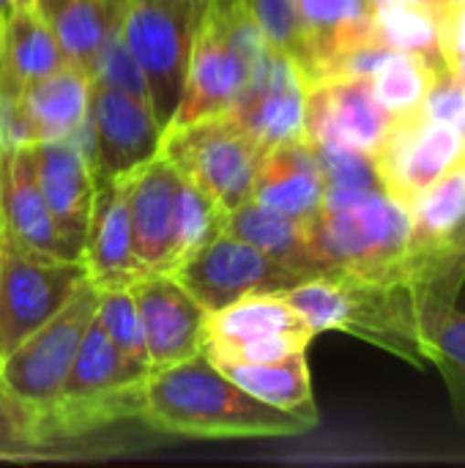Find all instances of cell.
I'll return each mask as SVG.
<instances>
[{
    "instance_id": "cell-28",
    "label": "cell",
    "mask_w": 465,
    "mask_h": 468,
    "mask_svg": "<svg viewBox=\"0 0 465 468\" xmlns=\"http://www.w3.org/2000/svg\"><path fill=\"white\" fill-rule=\"evenodd\" d=\"M465 219V154L414 203L411 239L406 252H428L439 247Z\"/></svg>"
},
{
    "instance_id": "cell-2",
    "label": "cell",
    "mask_w": 465,
    "mask_h": 468,
    "mask_svg": "<svg viewBox=\"0 0 465 468\" xmlns=\"http://www.w3.org/2000/svg\"><path fill=\"white\" fill-rule=\"evenodd\" d=\"M315 335L348 332L417 367L428 365L419 337L417 293L406 277H367L332 269L285 291Z\"/></svg>"
},
{
    "instance_id": "cell-25",
    "label": "cell",
    "mask_w": 465,
    "mask_h": 468,
    "mask_svg": "<svg viewBox=\"0 0 465 468\" xmlns=\"http://www.w3.org/2000/svg\"><path fill=\"white\" fill-rule=\"evenodd\" d=\"M214 365L258 400L318 422L307 351L291 354L277 362H214Z\"/></svg>"
},
{
    "instance_id": "cell-27",
    "label": "cell",
    "mask_w": 465,
    "mask_h": 468,
    "mask_svg": "<svg viewBox=\"0 0 465 468\" xmlns=\"http://www.w3.org/2000/svg\"><path fill=\"white\" fill-rule=\"evenodd\" d=\"M419 337L425 356L447 381V389L465 420V313L436 296H417Z\"/></svg>"
},
{
    "instance_id": "cell-14",
    "label": "cell",
    "mask_w": 465,
    "mask_h": 468,
    "mask_svg": "<svg viewBox=\"0 0 465 468\" xmlns=\"http://www.w3.org/2000/svg\"><path fill=\"white\" fill-rule=\"evenodd\" d=\"M307 85L299 66L271 49L247 80L227 115L258 143L260 151L304 137Z\"/></svg>"
},
{
    "instance_id": "cell-12",
    "label": "cell",
    "mask_w": 465,
    "mask_h": 468,
    "mask_svg": "<svg viewBox=\"0 0 465 468\" xmlns=\"http://www.w3.org/2000/svg\"><path fill=\"white\" fill-rule=\"evenodd\" d=\"M247 80L249 69L241 52L236 49L233 38L227 36L217 5L208 0L192 41L184 93L167 129L189 126L200 118L227 112L233 101L241 96Z\"/></svg>"
},
{
    "instance_id": "cell-13",
    "label": "cell",
    "mask_w": 465,
    "mask_h": 468,
    "mask_svg": "<svg viewBox=\"0 0 465 468\" xmlns=\"http://www.w3.org/2000/svg\"><path fill=\"white\" fill-rule=\"evenodd\" d=\"M129 291L143 318L151 373L206 351L208 313L173 274L140 271Z\"/></svg>"
},
{
    "instance_id": "cell-8",
    "label": "cell",
    "mask_w": 465,
    "mask_h": 468,
    "mask_svg": "<svg viewBox=\"0 0 465 468\" xmlns=\"http://www.w3.org/2000/svg\"><path fill=\"white\" fill-rule=\"evenodd\" d=\"M167 274H173L206 313L249 293H285L296 282L307 280L296 269L263 255L227 230Z\"/></svg>"
},
{
    "instance_id": "cell-41",
    "label": "cell",
    "mask_w": 465,
    "mask_h": 468,
    "mask_svg": "<svg viewBox=\"0 0 465 468\" xmlns=\"http://www.w3.org/2000/svg\"><path fill=\"white\" fill-rule=\"evenodd\" d=\"M0 359H3V351H0Z\"/></svg>"
},
{
    "instance_id": "cell-21",
    "label": "cell",
    "mask_w": 465,
    "mask_h": 468,
    "mask_svg": "<svg viewBox=\"0 0 465 468\" xmlns=\"http://www.w3.org/2000/svg\"><path fill=\"white\" fill-rule=\"evenodd\" d=\"M301 22V80L315 82L321 69L337 55L381 41L375 33V11L370 0H296Z\"/></svg>"
},
{
    "instance_id": "cell-33",
    "label": "cell",
    "mask_w": 465,
    "mask_h": 468,
    "mask_svg": "<svg viewBox=\"0 0 465 468\" xmlns=\"http://www.w3.org/2000/svg\"><path fill=\"white\" fill-rule=\"evenodd\" d=\"M90 80L93 82H104V85H112V88H121L132 96H140L145 101H151L148 96V85H145V77L123 38V30L121 25L104 38L101 49L96 52V60L90 66Z\"/></svg>"
},
{
    "instance_id": "cell-11",
    "label": "cell",
    "mask_w": 465,
    "mask_h": 468,
    "mask_svg": "<svg viewBox=\"0 0 465 468\" xmlns=\"http://www.w3.org/2000/svg\"><path fill=\"white\" fill-rule=\"evenodd\" d=\"M0 241L27 255L82 261L41 195L33 143L11 145L0 159Z\"/></svg>"
},
{
    "instance_id": "cell-10",
    "label": "cell",
    "mask_w": 465,
    "mask_h": 468,
    "mask_svg": "<svg viewBox=\"0 0 465 468\" xmlns=\"http://www.w3.org/2000/svg\"><path fill=\"white\" fill-rule=\"evenodd\" d=\"M88 148L96 181L137 173L162 151V123L151 101L90 80Z\"/></svg>"
},
{
    "instance_id": "cell-30",
    "label": "cell",
    "mask_w": 465,
    "mask_h": 468,
    "mask_svg": "<svg viewBox=\"0 0 465 468\" xmlns=\"http://www.w3.org/2000/svg\"><path fill=\"white\" fill-rule=\"evenodd\" d=\"M436 69L425 58H419V55L395 52L392 49V55L370 77L373 96L392 115V121L422 115L425 112V99H428V90H430V82H433V71Z\"/></svg>"
},
{
    "instance_id": "cell-3",
    "label": "cell",
    "mask_w": 465,
    "mask_h": 468,
    "mask_svg": "<svg viewBox=\"0 0 465 468\" xmlns=\"http://www.w3.org/2000/svg\"><path fill=\"white\" fill-rule=\"evenodd\" d=\"M321 274L332 269L367 277H406L411 214L384 189L326 186L321 211L307 222Z\"/></svg>"
},
{
    "instance_id": "cell-7",
    "label": "cell",
    "mask_w": 465,
    "mask_h": 468,
    "mask_svg": "<svg viewBox=\"0 0 465 468\" xmlns=\"http://www.w3.org/2000/svg\"><path fill=\"white\" fill-rule=\"evenodd\" d=\"M88 282L82 261L41 258L0 241V351H14Z\"/></svg>"
},
{
    "instance_id": "cell-19",
    "label": "cell",
    "mask_w": 465,
    "mask_h": 468,
    "mask_svg": "<svg viewBox=\"0 0 465 468\" xmlns=\"http://www.w3.org/2000/svg\"><path fill=\"white\" fill-rule=\"evenodd\" d=\"M178 170L159 151L132 176L129 219L132 247L143 271H170L173 266V214Z\"/></svg>"
},
{
    "instance_id": "cell-15",
    "label": "cell",
    "mask_w": 465,
    "mask_h": 468,
    "mask_svg": "<svg viewBox=\"0 0 465 468\" xmlns=\"http://www.w3.org/2000/svg\"><path fill=\"white\" fill-rule=\"evenodd\" d=\"M392 126V115L373 96L370 80H329L307 88L304 140L312 145H345L375 154Z\"/></svg>"
},
{
    "instance_id": "cell-24",
    "label": "cell",
    "mask_w": 465,
    "mask_h": 468,
    "mask_svg": "<svg viewBox=\"0 0 465 468\" xmlns=\"http://www.w3.org/2000/svg\"><path fill=\"white\" fill-rule=\"evenodd\" d=\"M310 219H296L255 200L241 203L225 219V230L252 244L263 255L296 269L304 277H318L321 263L310 244Z\"/></svg>"
},
{
    "instance_id": "cell-34",
    "label": "cell",
    "mask_w": 465,
    "mask_h": 468,
    "mask_svg": "<svg viewBox=\"0 0 465 468\" xmlns=\"http://www.w3.org/2000/svg\"><path fill=\"white\" fill-rule=\"evenodd\" d=\"M326 186L332 189H384L370 154L345 145H315Z\"/></svg>"
},
{
    "instance_id": "cell-38",
    "label": "cell",
    "mask_w": 465,
    "mask_h": 468,
    "mask_svg": "<svg viewBox=\"0 0 465 468\" xmlns=\"http://www.w3.org/2000/svg\"><path fill=\"white\" fill-rule=\"evenodd\" d=\"M449 66H452V71L460 77L465 82V52H460V55H455V58H449Z\"/></svg>"
},
{
    "instance_id": "cell-6",
    "label": "cell",
    "mask_w": 465,
    "mask_h": 468,
    "mask_svg": "<svg viewBox=\"0 0 465 468\" xmlns=\"http://www.w3.org/2000/svg\"><path fill=\"white\" fill-rule=\"evenodd\" d=\"M99 293L85 282L71 302L0 359V384L33 414L49 409L66 384L79 340L96 315Z\"/></svg>"
},
{
    "instance_id": "cell-18",
    "label": "cell",
    "mask_w": 465,
    "mask_h": 468,
    "mask_svg": "<svg viewBox=\"0 0 465 468\" xmlns=\"http://www.w3.org/2000/svg\"><path fill=\"white\" fill-rule=\"evenodd\" d=\"M132 176L96 181L93 211L82 244V266L93 288L129 285L143 271L132 247V219H129Z\"/></svg>"
},
{
    "instance_id": "cell-4",
    "label": "cell",
    "mask_w": 465,
    "mask_h": 468,
    "mask_svg": "<svg viewBox=\"0 0 465 468\" xmlns=\"http://www.w3.org/2000/svg\"><path fill=\"white\" fill-rule=\"evenodd\" d=\"M208 0H126L121 30L145 77L151 107L167 129L186 82L197 25Z\"/></svg>"
},
{
    "instance_id": "cell-20",
    "label": "cell",
    "mask_w": 465,
    "mask_h": 468,
    "mask_svg": "<svg viewBox=\"0 0 465 468\" xmlns=\"http://www.w3.org/2000/svg\"><path fill=\"white\" fill-rule=\"evenodd\" d=\"M326 178L315 145L304 137L274 145L260 154L252 200L296 219H312L321 211Z\"/></svg>"
},
{
    "instance_id": "cell-23",
    "label": "cell",
    "mask_w": 465,
    "mask_h": 468,
    "mask_svg": "<svg viewBox=\"0 0 465 468\" xmlns=\"http://www.w3.org/2000/svg\"><path fill=\"white\" fill-rule=\"evenodd\" d=\"M66 63V55L58 44V36L38 5V0L16 5L0 36V77L11 88H25L58 66Z\"/></svg>"
},
{
    "instance_id": "cell-31",
    "label": "cell",
    "mask_w": 465,
    "mask_h": 468,
    "mask_svg": "<svg viewBox=\"0 0 465 468\" xmlns=\"http://www.w3.org/2000/svg\"><path fill=\"white\" fill-rule=\"evenodd\" d=\"M227 211L217 206L203 189L178 176L175 186V214H173V269L200 252L211 239L225 230Z\"/></svg>"
},
{
    "instance_id": "cell-5",
    "label": "cell",
    "mask_w": 465,
    "mask_h": 468,
    "mask_svg": "<svg viewBox=\"0 0 465 468\" xmlns=\"http://www.w3.org/2000/svg\"><path fill=\"white\" fill-rule=\"evenodd\" d=\"M162 154L173 162L178 176L203 189L227 214L252 200L255 170L263 151L227 112L167 129L162 134Z\"/></svg>"
},
{
    "instance_id": "cell-39",
    "label": "cell",
    "mask_w": 465,
    "mask_h": 468,
    "mask_svg": "<svg viewBox=\"0 0 465 468\" xmlns=\"http://www.w3.org/2000/svg\"><path fill=\"white\" fill-rule=\"evenodd\" d=\"M25 3H33V0H11V11H14L16 5H25Z\"/></svg>"
},
{
    "instance_id": "cell-26",
    "label": "cell",
    "mask_w": 465,
    "mask_h": 468,
    "mask_svg": "<svg viewBox=\"0 0 465 468\" xmlns=\"http://www.w3.org/2000/svg\"><path fill=\"white\" fill-rule=\"evenodd\" d=\"M126 0H38L66 60L90 71L104 38L121 25Z\"/></svg>"
},
{
    "instance_id": "cell-32",
    "label": "cell",
    "mask_w": 465,
    "mask_h": 468,
    "mask_svg": "<svg viewBox=\"0 0 465 468\" xmlns=\"http://www.w3.org/2000/svg\"><path fill=\"white\" fill-rule=\"evenodd\" d=\"M99 302H96V318L104 326L107 337L118 346V351L151 370L148 365V346H145V329H143V318L137 310V302L129 291V285H112V288H96Z\"/></svg>"
},
{
    "instance_id": "cell-16",
    "label": "cell",
    "mask_w": 465,
    "mask_h": 468,
    "mask_svg": "<svg viewBox=\"0 0 465 468\" xmlns=\"http://www.w3.org/2000/svg\"><path fill=\"white\" fill-rule=\"evenodd\" d=\"M36 176L60 233L82 250L90 211H93V197H96V176L90 167L88 132L71 140L38 143Z\"/></svg>"
},
{
    "instance_id": "cell-35",
    "label": "cell",
    "mask_w": 465,
    "mask_h": 468,
    "mask_svg": "<svg viewBox=\"0 0 465 468\" xmlns=\"http://www.w3.org/2000/svg\"><path fill=\"white\" fill-rule=\"evenodd\" d=\"M428 121L452 123L465 132V82L452 71V66H439L425 99Z\"/></svg>"
},
{
    "instance_id": "cell-9",
    "label": "cell",
    "mask_w": 465,
    "mask_h": 468,
    "mask_svg": "<svg viewBox=\"0 0 465 468\" xmlns=\"http://www.w3.org/2000/svg\"><path fill=\"white\" fill-rule=\"evenodd\" d=\"M465 154V132L428 121V115L397 118L392 121L386 137L373 154L381 186L389 197H395L403 208H414V203Z\"/></svg>"
},
{
    "instance_id": "cell-22",
    "label": "cell",
    "mask_w": 465,
    "mask_h": 468,
    "mask_svg": "<svg viewBox=\"0 0 465 468\" xmlns=\"http://www.w3.org/2000/svg\"><path fill=\"white\" fill-rule=\"evenodd\" d=\"M288 335L315 337L310 324L285 299V293H249L208 313L206 354L222 356L236 348L274 340V337H288Z\"/></svg>"
},
{
    "instance_id": "cell-29",
    "label": "cell",
    "mask_w": 465,
    "mask_h": 468,
    "mask_svg": "<svg viewBox=\"0 0 465 468\" xmlns=\"http://www.w3.org/2000/svg\"><path fill=\"white\" fill-rule=\"evenodd\" d=\"M375 33L395 52L425 58L433 69L447 63L441 27L425 0H386L373 5Z\"/></svg>"
},
{
    "instance_id": "cell-40",
    "label": "cell",
    "mask_w": 465,
    "mask_h": 468,
    "mask_svg": "<svg viewBox=\"0 0 465 468\" xmlns=\"http://www.w3.org/2000/svg\"><path fill=\"white\" fill-rule=\"evenodd\" d=\"M370 3H373V5H378V3H386V0H370Z\"/></svg>"
},
{
    "instance_id": "cell-17",
    "label": "cell",
    "mask_w": 465,
    "mask_h": 468,
    "mask_svg": "<svg viewBox=\"0 0 465 468\" xmlns=\"http://www.w3.org/2000/svg\"><path fill=\"white\" fill-rule=\"evenodd\" d=\"M90 71L66 60L52 74L19 88L16 115L22 143H55L79 137L88 126Z\"/></svg>"
},
{
    "instance_id": "cell-36",
    "label": "cell",
    "mask_w": 465,
    "mask_h": 468,
    "mask_svg": "<svg viewBox=\"0 0 465 468\" xmlns=\"http://www.w3.org/2000/svg\"><path fill=\"white\" fill-rule=\"evenodd\" d=\"M14 88L8 85V82H3L0 80V159H3V154L11 148V143H8V129H5V104H8V93H11Z\"/></svg>"
},
{
    "instance_id": "cell-1",
    "label": "cell",
    "mask_w": 465,
    "mask_h": 468,
    "mask_svg": "<svg viewBox=\"0 0 465 468\" xmlns=\"http://www.w3.org/2000/svg\"><path fill=\"white\" fill-rule=\"evenodd\" d=\"M140 422L186 439H274L318 425L258 400L230 381L206 351L145 378Z\"/></svg>"
},
{
    "instance_id": "cell-37",
    "label": "cell",
    "mask_w": 465,
    "mask_h": 468,
    "mask_svg": "<svg viewBox=\"0 0 465 468\" xmlns=\"http://www.w3.org/2000/svg\"><path fill=\"white\" fill-rule=\"evenodd\" d=\"M452 307L465 313V274L463 280H460V285H458V291H455V296H452Z\"/></svg>"
}]
</instances>
